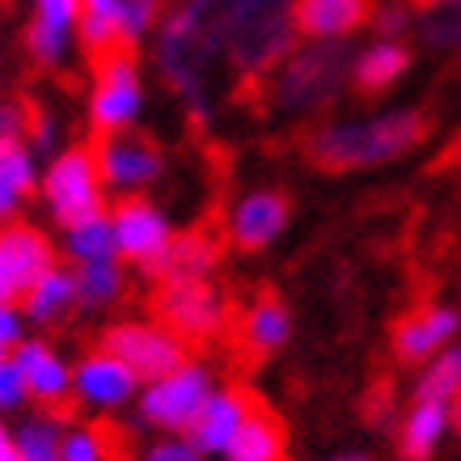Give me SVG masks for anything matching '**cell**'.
<instances>
[{"mask_svg": "<svg viewBox=\"0 0 461 461\" xmlns=\"http://www.w3.org/2000/svg\"><path fill=\"white\" fill-rule=\"evenodd\" d=\"M321 461H373L364 448H343V453H330V457H321Z\"/></svg>", "mask_w": 461, "mask_h": 461, "instance_id": "obj_43", "label": "cell"}, {"mask_svg": "<svg viewBox=\"0 0 461 461\" xmlns=\"http://www.w3.org/2000/svg\"><path fill=\"white\" fill-rule=\"evenodd\" d=\"M77 47L89 59L119 47V0H81L77 14Z\"/></svg>", "mask_w": 461, "mask_h": 461, "instance_id": "obj_30", "label": "cell"}, {"mask_svg": "<svg viewBox=\"0 0 461 461\" xmlns=\"http://www.w3.org/2000/svg\"><path fill=\"white\" fill-rule=\"evenodd\" d=\"M98 343L106 351H114L140 381L161 377V373H169L174 364L191 356V348L157 318H114L102 326Z\"/></svg>", "mask_w": 461, "mask_h": 461, "instance_id": "obj_13", "label": "cell"}, {"mask_svg": "<svg viewBox=\"0 0 461 461\" xmlns=\"http://www.w3.org/2000/svg\"><path fill=\"white\" fill-rule=\"evenodd\" d=\"M30 390H26V377H22V368H17L14 356H5L0 360V415L5 420H17V415H26L30 411Z\"/></svg>", "mask_w": 461, "mask_h": 461, "instance_id": "obj_37", "label": "cell"}, {"mask_svg": "<svg viewBox=\"0 0 461 461\" xmlns=\"http://www.w3.org/2000/svg\"><path fill=\"white\" fill-rule=\"evenodd\" d=\"M457 288H461V280H457Z\"/></svg>", "mask_w": 461, "mask_h": 461, "instance_id": "obj_46", "label": "cell"}, {"mask_svg": "<svg viewBox=\"0 0 461 461\" xmlns=\"http://www.w3.org/2000/svg\"><path fill=\"white\" fill-rule=\"evenodd\" d=\"M293 195L284 186H250L224 212V246L238 254H267L293 229Z\"/></svg>", "mask_w": 461, "mask_h": 461, "instance_id": "obj_9", "label": "cell"}, {"mask_svg": "<svg viewBox=\"0 0 461 461\" xmlns=\"http://www.w3.org/2000/svg\"><path fill=\"white\" fill-rule=\"evenodd\" d=\"M59 457L64 461H111V436L89 420H68L64 423Z\"/></svg>", "mask_w": 461, "mask_h": 461, "instance_id": "obj_34", "label": "cell"}, {"mask_svg": "<svg viewBox=\"0 0 461 461\" xmlns=\"http://www.w3.org/2000/svg\"><path fill=\"white\" fill-rule=\"evenodd\" d=\"M377 0H293L296 39L318 42H351L360 30H368Z\"/></svg>", "mask_w": 461, "mask_h": 461, "instance_id": "obj_22", "label": "cell"}, {"mask_svg": "<svg viewBox=\"0 0 461 461\" xmlns=\"http://www.w3.org/2000/svg\"><path fill=\"white\" fill-rule=\"evenodd\" d=\"M415 68V47L406 39H373L364 47H351L348 89L364 102H377L393 94Z\"/></svg>", "mask_w": 461, "mask_h": 461, "instance_id": "obj_17", "label": "cell"}, {"mask_svg": "<svg viewBox=\"0 0 461 461\" xmlns=\"http://www.w3.org/2000/svg\"><path fill=\"white\" fill-rule=\"evenodd\" d=\"M153 318L166 321L186 348H195V343H212V339L224 335L229 301L216 288V280L153 284Z\"/></svg>", "mask_w": 461, "mask_h": 461, "instance_id": "obj_8", "label": "cell"}, {"mask_svg": "<svg viewBox=\"0 0 461 461\" xmlns=\"http://www.w3.org/2000/svg\"><path fill=\"white\" fill-rule=\"evenodd\" d=\"M432 136V114L420 106L339 114L309 131L305 161L321 174H360L420 153Z\"/></svg>", "mask_w": 461, "mask_h": 461, "instance_id": "obj_2", "label": "cell"}, {"mask_svg": "<svg viewBox=\"0 0 461 461\" xmlns=\"http://www.w3.org/2000/svg\"><path fill=\"white\" fill-rule=\"evenodd\" d=\"M26 335H30V321L22 313V305L17 301H0V360L14 356Z\"/></svg>", "mask_w": 461, "mask_h": 461, "instance_id": "obj_38", "label": "cell"}, {"mask_svg": "<svg viewBox=\"0 0 461 461\" xmlns=\"http://www.w3.org/2000/svg\"><path fill=\"white\" fill-rule=\"evenodd\" d=\"M140 461H208L186 436H157L153 445H144Z\"/></svg>", "mask_w": 461, "mask_h": 461, "instance_id": "obj_39", "label": "cell"}, {"mask_svg": "<svg viewBox=\"0 0 461 461\" xmlns=\"http://www.w3.org/2000/svg\"><path fill=\"white\" fill-rule=\"evenodd\" d=\"M56 246H59V258L72 267L98 263V258H114V238H111V216H106V208L64 224Z\"/></svg>", "mask_w": 461, "mask_h": 461, "instance_id": "obj_28", "label": "cell"}, {"mask_svg": "<svg viewBox=\"0 0 461 461\" xmlns=\"http://www.w3.org/2000/svg\"><path fill=\"white\" fill-rule=\"evenodd\" d=\"M221 461H288V423L271 406H254Z\"/></svg>", "mask_w": 461, "mask_h": 461, "instance_id": "obj_26", "label": "cell"}, {"mask_svg": "<svg viewBox=\"0 0 461 461\" xmlns=\"http://www.w3.org/2000/svg\"><path fill=\"white\" fill-rule=\"evenodd\" d=\"M461 339V309L448 301H428V305L406 309L402 318L390 326V351L393 360L406 368H420L423 360H432L436 351H445L448 343Z\"/></svg>", "mask_w": 461, "mask_h": 461, "instance_id": "obj_15", "label": "cell"}, {"mask_svg": "<svg viewBox=\"0 0 461 461\" xmlns=\"http://www.w3.org/2000/svg\"><path fill=\"white\" fill-rule=\"evenodd\" d=\"M448 436V402H432V398H411V406L398 420L393 432V448L402 461H432L440 453Z\"/></svg>", "mask_w": 461, "mask_h": 461, "instance_id": "obj_24", "label": "cell"}, {"mask_svg": "<svg viewBox=\"0 0 461 461\" xmlns=\"http://www.w3.org/2000/svg\"><path fill=\"white\" fill-rule=\"evenodd\" d=\"M140 393V377L127 368L114 351H106L102 343L85 348L77 360H72V402L81 406L85 415L94 420H114L131 411Z\"/></svg>", "mask_w": 461, "mask_h": 461, "instance_id": "obj_11", "label": "cell"}, {"mask_svg": "<svg viewBox=\"0 0 461 461\" xmlns=\"http://www.w3.org/2000/svg\"><path fill=\"white\" fill-rule=\"evenodd\" d=\"M144 111H149V77H144L140 51L114 47L94 59V77H89V94H85L89 131L98 140L114 131H131V127H140Z\"/></svg>", "mask_w": 461, "mask_h": 461, "instance_id": "obj_5", "label": "cell"}, {"mask_svg": "<svg viewBox=\"0 0 461 461\" xmlns=\"http://www.w3.org/2000/svg\"><path fill=\"white\" fill-rule=\"evenodd\" d=\"M461 393V339L448 343L445 351H436L432 360L420 364L411 398H432V402H453Z\"/></svg>", "mask_w": 461, "mask_h": 461, "instance_id": "obj_31", "label": "cell"}, {"mask_svg": "<svg viewBox=\"0 0 461 461\" xmlns=\"http://www.w3.org/2000/svg\"><path fill=\"white\" fill-rule=\"evenodd\" d=\"M94 153L106 195H149L166 178V149L153 136H144L140 127L94 140Z\"/></svg>", "mask_w": 461, "mask_h": 461, "instance_id": "obj_12", "label": "cell"}, {"mask_svg": "<svg viewBox=\"0 0 461 461\" xmlns=\"http://www.w3.org/2000/svg\"><path fill=\"white\" fill-rule=\"evenodd\" d=\"M30 127V102L22 98H0V140H26Z\"/></svg>", "mask_w": 461, "mask_h": 461, "instance_id": "obj_40", "label": "cell"}, {"mask_svg": "<svg viewBox=\"0 0 461 461\" xmlns=\"http://www.w3.org/2000/svg\"><path fill=\"white\" fill-rule=\"evenodd\" d=\"M411 5H423V0H411Z\"/></svg>", "mask_w": 461, "mask_h": 461, "instance_id": "obj_45", "label": "cell"}, {"mask_svg": "<svg viewBox=\"0 0 461 461\" xmlns=\"http://www.w3.org/2000/svg\"><path fill=\"white\" fill-rule=\"evenodd\" d=\"M254 406H258V398H254L246 385H216V390L208 393V402L199 406L195 423L186 428V440L208 461L224 457L229 440L238 436V428L246 423V415H250Z\"/></svg>", "mask_w": 461, "mask_h": 461, "instance_id": "obj_20", "label": "cell"}, {"mask_svg": "<svg viewBox=\"0 0 461 461\" xmlns=\"http://www.w3.org/2000/svg\"><path fill=\"white\" fill-rule=\"evenodd\" d=\"M106 216H111L114 258L140 271H149L178 233L174 216L153 195H114V203H106Z\"/></svg>", "mask_w": 461, "mask_h": 461, "instance_id": "obj_10", "label": "cell"}, {"mask_svg": "<svg viewBox=\"0 0 461 461\" xmlns=\"http://www.w3.org/2000/svg\"><path fill=\"white\" fill-rule=\"evenodd\" d=\"M423 5H453V0H423Z\"/></svg>", "mask_w": 461, "mask_h": 461, "instance_id": "obj_44", "label": "cell"}, {"mask_svg": "<svg viewBox=\"0 0 461 461\" xmlns=\"http://www.w3.org/2000/svg\"><path fill=\"white\" fill-rule=\"evenodd\" d=\"M0 461H22L17 457V440H14V423L0 415Z\"/></svg>", "mask_w": 461, "mask_h": 461, "instance_id": "obj_41", "label": "cell"}, {"mask_svg": "<svg viewBox=\"0 0 461 461\" xmlns=\"http://www.w3.org/2000/svg\"><path fill=\"white\" fill-rule=\"evenodd\" d=\"M34 195H39L47 221L56 229L106 208V186H102V174H98L94 140L59 144L56 153L39 166V191Z\"/></svg>", "mask_w": 461, "mask_h": 461, "instance_id": "obj_7", "label": "cell"}, {"mask_svg": "<svg viewBox=\"0 0 461 461\" xmlns=\"http://www.w3.org/2000/svg\"><path fill=\"white\" fill-rule=\"evenodd\" d=\"M26 140H30V149H34L39 157H51L59 144H68L64 140V119H59L51 106H30Z\"/></svg>", "mask_w": 461, "mask_h": 461, "instance_id": "obj_36", "label": "cell"}, {"mask_svg": "<svg viewBox=\"0 0 461 461\" xmlns=\"http://www.w3.org/2000/svg\"><path fill=\"white\" fill-rule=\"evenodd\" d=\"M17 305L26 313L30 330H56V326L72 321V313H81L77 309V271H72V263H64V258L51 263L39 280L30 284Z\"/></svg>", "mask_w": 461, "mask_h": 461, "instance_id": "obj_23", "label": "cell"}, {"mask_svg": "<svg viewBox=\"0 0 461 461\" xmlns=\"http://www.w3.org/2000/svg\"><path fill=\"white\" fill-rule=\"evenodd\" d=\"M17 368L26 377L30 402L39 411H64L72 402V360L59 351L56 339L47 335H26L22 348L14 351Z\"/></svg>", "mask_w": 461, "mask_h": 461, "instance_id": "obj_18", "label": "cell"}, {"mask_svg": "<svg viewBox=\"0 0 461 461\" xmlns=\"http://www.w3.org/2000/svg\"><path fill=\"white\" fill-rule=\"evenodd\" d=\"M368 26L377 39H406L415 30V5L411 0H377Z\"/></svg>", "mask_w": 461, "mask_h": 461, "instance_id": "obj_35", "label": "cell"}, {"mask_svg": "<svg viewBox=\"0 0 461 461\" xmlns=\"http://www.w3.org/2000/svg\"><path fill=\"white\" fill-rule=\"evenodd\" d=\"M51 263H59V246L42 224H30L22 216L0 224V301H22Z\"/></svg>", "mask_w": 461, "mask_h": 461, "instance_id": "obj_14", "label": "cell"}, {"mask_svg": "<svg viewBox=\"0 0 461 461\" xmlns=\"http://www.w3.org/2000/svg\"><path fill=\"white\" fill-rule=\"evenodd\" d=\"M296 335V318L293 305L280 293H258L254 301H246L238 318V343L250 351L254 360H271L280 356Z\"/></svg>", "mask_w": 461, "mask_h": 461, "instance_id": "obj_21", "label": "cell"}, {"mask_svg": "<svg viewBox=\"0 0 461 461\" xmlns=\"http://www.w3.org/2000/svg\"><path fill=\"white\" fill-rule=\"evenodd\" d=\"M233 0H169L161 26L149 39L157 81L186 106L191 119L208 123L216 102V77L224 68Z\"/></svg>", "mask_w": 461, "mask_h": 461, "instance_id": "obj_1", "label": "cell"}, {"mask_svg": "<svg viewBox=\"0 0 461 461\" xmlns=\"http://www.w3.org/2000/svg\"><path fill=\"white\" fill-rule=\"evenodd\" d=\"M415 26H420L423 47L457 56L461 51V0H453V5H428L423 17H415Z\"/></svg>", "mask_w": 461, "mask_h": 461, "instance_id": "obj_33", "label": "cell"}, {"mask_svg": "<svg viewBox=\"0 0 461 461\" xmlns=\"http://www.w3.org/2000/svg\"><path fill=\"white\" fill-rule=\"evenodd\" d=\"M166 9L169 0H119V47H131V51L149 47Z\"/></svg>", "mask_w": 461, "mask_h": 461, "instance_id": "obj_32", "label": "cell"}, {"mask_svg": "<svg viewBox=\"0 0 461 461\" xmlns=\"http://www.w3.org/2000/svg\"><path fill=\"white\" fill-rule=\"evenodd\" d=\"M39 191V153L30 140H0V224L17 221Z\"/></svg>", "mask_w": 461, "mask_h": 461, "instance_id": "obj_25", "label": "cell"}, {"mask_svg": "<svg viewBox=\"0 0 461 461\" xmlns=\"http://www.w3.org/2000/svg\"><path fill=\"white\" fill-rule=\"evenodd\" d=\"M77 14L81 0H30L26 30H22V47H26L30 64L47 72L68 68L77 47Z\"/></svg>", "mask_w": 461, "mask_h": 461, "instance_id": "obj_16", "label": "cell"}, {"mask_svg": "<svg viewBox=\"0 0 461 461\" xmlns=\"http://www.w3.org/2000/svg\"><path fill=\"white\" fill-rule=\"evenodd\" d=\"M72 271H77V309L81 313H111L127 301L131 276H127V263H119V258L81 263Z\"/></svg>", "mask_w": 461, "mask_h": 461, "instance_id": "obj_27", "label": "cell"}, {"mask_svg": "<svg viewBox=\"0 0 461 461\" xmlns=\"http://www.w3.org/2000/svg\"><path fill=\"white\" fill-rule=\"evenodd\" d=\"M221 385L216 368L208 360L186 356L182 364H174L161 377L140 381V393L131 402V415L140 428L157 436H186V428L195 423L199 406L208 402V393Z\"/></svg>", "mask_w": 461, "mask_h": 461, "instance_id": "obj_6", "label": "cell"}, {"mask_svg": "<svg viewBox=\"0 0 461 461\" xmlns=\"http://www.w3.org/2000/svg\"><path fill=\"white\" fill-rule=\"evenodd\" d=\"M224 263V238L208 224H191V229H178L169 246L161 250L144 276L153 284H178V280H212Z\"/></svg>", "mask_w": 461, "mask_h": 461, "instance_id": "obj_19", "label": "cell"}, {"mask_svg": "<svg viewBox=\"0 0 461 461\" xmlns=\"http://www.w3.org/2000/svg\"><path fill=\"white\" fill-rule=\"evenodd\" d=\"M351 42L296 39V47L263 77L258 98L284 119H318L348 94Z\"/></svg>", "mask_w": 461, "mask_h": 461, "instance_id": "obj_3", "label": "cell"}, {"mask_svg": "<svg viewBox=\"0 0 461 461\" xmlns=\"http://www.w3.org/2000/svg\"><path fill=\"white\" fill-rule=\"evenodd\" d=\"M448 436H457L461 440V393L448 402Z\"/></svg>", "mask_w": 461, "mask_h": 461, "instance_id": "obj_42", "label": "cell"}, {"mask_svg": "<svg viewBox=\"0 0 461 461\" xmlns=\"http://www.w3.org/2000/svg\"><path fill=\"white\" fill-rule=\"evenodd\" d=\"M296 47L293 0H233L224 34V68L241 85H263V77Z\"/></svg>", "mask_w": 461, "mask_h": 461, "instance_id": "obj_4", "label": "cell"}, {"mask_svg": "<svg viewBox=\"0 0 461 461\" xmlns=\"http://www.w3.org/2000/svg\"><path fill=\"white\" fill-rule=\"evenodd\" d=\"M64 411H30L14 423L17 457L22 461H64L59 445H64Z\"/></svg>", "mask_w": 461, "mask_h": 461, "instance_id": "obj_29", "label": "cell"}]
</instances>
